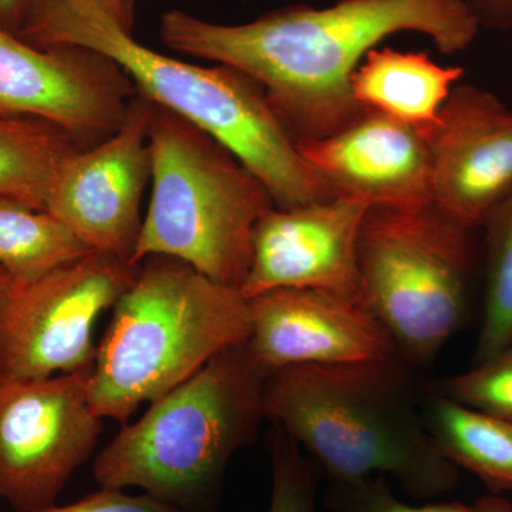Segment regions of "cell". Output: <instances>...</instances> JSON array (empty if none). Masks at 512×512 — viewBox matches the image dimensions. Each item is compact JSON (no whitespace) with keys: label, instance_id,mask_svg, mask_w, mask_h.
<instances>
[{"label":"cell","instance_id":"28","mask_svg":"<svg viewBox=\"0 0 512 512\" xmlns=\"http://www.w3.org/2000/svg\"><path fill=\"white\" fill-rule=\"evenodd\" d=\"M13 285H15V279L10 276L5 268L0 266V308L8 298L10 291H12Z\"/></svg>","mask_w":512,"mask_h":512},{"label":"cell","instance_id":"6","mask_svg":"<svg viewBox=\"0 0 512 512\" xmlns=\"http://www.w3.org/2000/svg\"><path fill=\"white\" fill-rule=\"evenodd\" d=\"M150 156V205L133 261L171 256L241 291L256 224L275 207L271 192L210 134L156 103Z\"/></svg>","mask_w":512,"mask_h":512},{"label":"cell","instance_id":"1","mask_svg":"<svg viewBox=\"0 0 512 512\" xmlns=\"http://www.w3.org/2000/svg\"><path fill=\"white\" fill-rule=\"evenodd\" d=\"M480 30L466 0H339L328 8L286 6L242 25L174 9L160 22L174 52L227 64L258 83L296 143L329 136L363 113L350 80L387 37L421 33L456 55Z\"/></svg>","mask_w":512,"mask_h":512},{"label":"cell","instance_id":"3","mask_svg":"<svg viewBox=\"0 0 512 512\" xmlns=\"http://www.w3.org/2000/svg\"><path fill=\"white\" fill-rule=\"evenodd\" d=\"M19 37L39 47L82 46L109 57L137 92L228 148L268 188L275 207L333 197L303 160L262 87L234 67L197 66L161 55L113 20L69 0H42Z\"/></svg>","mask_w":512,"mask_h":512},{"label":"cell","instance_id":"7","mask_svg":"<svg viewBox=\"0 0 512 512\" xmlns=\"http://www.w3.org/2000/svg\"><path fill=\"white\" fill-rule=\"evenodd\" d=\"M471 234L434 204L372 207L363 220L360 296L413 367L433 362L466 322Z\"/></svg>","mask_w":512,"mask_h":512},{"label":"cell","instance_id":"4","mask_svg":"<svg viewBox=\"0 0 512 512\" xmlns=\"http://www.w3.org/2000/svg\"><path fill=\"white\" fill-rule=\"evenodd\" d=\"M266 377L248 340L222 350L124 423L94 460V480L187 512L214 511L229 461L255 443L266 420Z\"/></svg>","mask_w":512,"mask_h":512},{"label":"cell","instance_id":"13","mask_svg":"<svg viewBox=\"0 0 512 512\" xmlns=\"http://www.w3.org/2000/svg\"><path fill=\"white\" fill-rule=\"evenodd\" d=\"M370 208L359 198L333 197L266 211L256 224L242 295L276 289L360 295L359 238Z\"/></svg>","mask_w":512,"mask_h":512},{"label":"cell","instance_id":"19","mask_svg":"<svg viewBox=\"0 0 512 512\" xmlns=\"http://www.w3.org/2000/svg\"><path fill=\"white\" fill-rule=\"evenodd\" d=\"M90 249L53 215L0 198V266L15 282H28Z\"/></svg>","mask_w":512,"mask_h":512},{"label":"cell","instance_id":"26","mask_svg":"<svg viewBox=\"0 0 512 512\" xmlns=\"http://www.w3.org/2000/svg\"><path fill=\"white\" fill-rule=\"evenodd\" d=\"M40 0H0V29L19 36Z\"/></svg>","mask_w":512,"mask_h":512},{"label":"cell","instance_id":"18","mask_svg":"<svg viewBox=\"0 0 512 512\" xmlns=\"http://www.w3.org/2000/svg\"><path fill=\"white\" fill-rule=\"evenodd\" d=\"M80 148L70 134L46 121L0 116V198L46 211L57 170Z\"/></svg>","mask_w":512,"mask_h":512},{"label":"cell","instance_id":"15","mask_svg":"<svg viewBox=\"0 0 512 512\" xmlns=\"http://www.w3.org/2000/svg\"><path fill=\"white\" fill-rule=\"evenodd\" d=\"M296 146L333 197L372 207L433 204L429 141L402 121L363 111L335 133Z\"/></svg>","mask_w":512,"mask_h":512},{"label":"cell","instance_id":"5","mask_svg":"<svg viewBox=\"0 0 512 512\" xmlns=\"http://www.w3.org/2000/svg\"><path fill=\"white\" fill-rule=\"evenodd\" d=\"M251 336L248 299L171 256L140 262L114 305L89 375L101 419L127 423L227 348Z\"/></svg>","mask_w":512,"mask_h":512},{"label":"cell","instance_id":"11","mask_svg":"<svg viewBox=\"0 0 512 512\" xmlns=\"http://www.w3.org/2000/svg\"><path fill=\"white\" fill-rule=\"evenodd\" d=\"M153 109V101L137 92L123 124L74 151L53 178L46 211L90 251L134 262L144 220L141 201L151 183Z\"/></svg>","mask_w":512,"mask_h":512},{"label":"cell","instance_id":"2","mask_svg":"<svg viewBox=\"0 0 512 512\" xmlns=\"http://www.w3.org/2000/svg\"><path fill=\"white\" fill-rule=\"evenodd\" d=\"M414 369L400 355L282 367L266 377L265 417L330 481L390 477L414 500H433L457 487L460 468L427 429Z\"/></svg>","mask_w":512,"mask_h":512},{"label":"cell","instance_id":"17","mask_svg":"<svg viewBox=\"0 0 512 512\" xmlns=\"http://www.w3.org/2000/svg\"><path fill=\"white\" fill-rule=\"evenodd\" d=\"M424 421L443 456L500 494L512 491V424L448 399L431 386L421 397Z\"/></svg>","mask_w":512,"mask_h":512},{"label":"cell","instance_id":"23","mask_svg":"<svg viewBox=\"0 0 512 512\" xmlns=\"http://www.w3.org/2000/svg\"><path fill=\"white\" fill-rule=\"evenodd\" d=\"M272 491L268 512H318L319 468L285 431L272 426L269 434Z\"/></svg>","mask_w":512,"mask_h":512},{"label":"cell","instance_id":"25","mask_svg":"<svg viewBox=\"0 0 512 512\" xmlns=\"http://www.w3.org/2000/svg\"><path fill=\"white\" fill-rule=\"evenodd\" d=\"M480 29H512V0H466Z\"/></svg>","mask_w":512,"mask_h":512},{"label":"cell","instance_id":"27","mask_svg":"<svg viewBox=\"0 0 512 512\" xmlns=\"http://www.w3.org/2000/svg\"><path fill=\"white\" fill-rule=\"evenodd\" d=\"M69 2L101 13L127 32L133 29L134 15H131L128 10L126 0H69Z\"/></svg>","mask_w":512,"mask_h":512},{"label":"cell","instance_id":"24","mask_svg":"<svg viewBox=\"0 0 512 512\" xmlns=\"http://www.w3.org/2000/svg\"><path fill=\"white\" fill-rule=\"evenodd\" d=\"M36 512H187L146 493L133 495L117 488L100 487L76 503L52 505Z\"/></svg>","mask_w":512,"mask_h":512},{"label":"cell","instance_id":"8","mask_svg":"<svg viewBox=\"0 0 512 512\" xmlns=\"http://www.w3.org/2000/svg\"><path fill=\"white\" fill-rule=\"evenodd\" d=\"M140 264L89 251L28 282H15L0 308V380L90 373L94 326L113 309Z\"/></svg>","mask_w":512,"mask_h":512},{"label":"cell","instance_id":"16","mask_svg":"<svg viewBox=\"0 0 512 512\" xmlns=\"http://www.w3.org/2000/svg\"><path fill=\"white\" fill-rule=\"evenodd\" d=\"M464 73L463 67L443 66L424 52L376 47L353 73L350 90L363 111L402 121L427 138Z\"/></svg>","mask_w":512,"mask_h":512},{"label":"cell","instance_id":"9","mask_svg":"<svg viewBox=\"0 0 512 512\" xmlns=\"http://www.w3.org/2000/svg\"><path fill=\"white\" fill-rule=\"evenodd\" d=\"M90 373L0 380V498L18 512L56 504L99 441Z\"/></svg>","mask_w":512,"mask_h":512},{"label":"cell","instance_id":"10","mask_svg":"<svg viewBox=\"0 0 512 512\" xmlns=\"http://www.w3.org/2000/svg\"><path fill=\"white\" fill-rule=\"evenodd\" d=\"M137 89L109 57L82 46L39 47L0 29V116L62 128L82 147L113 134Z\"/></svg>","mask_w":512,"mask_h":512},{"label":"cell","instance_id":"12","mask_svg":"<svg viewBox=\"0 0 512 512\" xmlns=\"http://www.w3.org/2000/svg\"><path fill=\"white\" fill-rule=\"evenodd\" d=\"M427 141L433 204L461 227H484L512 192V110L481 87L457 84Z\"/></svg>","mask_w":512,"mask_h":512},{"label":"cell","instance_id":"20","mask_svg":"<svg viewBox=\"0 0 512 512\" xmlns=\"http://www.w3.org/2000/svg\"><path fill=\"white\" fill-rule=\"evenodd\" d=\"M484 227L487 264L476 363L490 359L512 343V192L495 208Z\"/></svg>","mask_w":512,"mask_h":512},{"label":"cell","instance_id":"14","mask_svg":"<svg viewBox=\"0 0 512 512\" xmlns=\"http://www.w3.org/2000/svg\"><path fill=\"white\" fill-rule=\"evenodd\" d=\"M248 343L266 372L288 366L338 365L399 355L360 295L276 289L248 299Z\"/></svg>","mask_w":512,"mask_h":512},{"label":"cell","instance_id":"29","mask_svg":"<svg viewBox=\"0 0 512 512\" xmlns=\"http://www.w3.org/2000/svg\"><path fill=\"white\" fill-rule=\"evenodd\" d=\"M127 8L130 10L131 15H134V8H136V0H126Z\"/></svg>","mask_w":512,"mask_h":512},{"label":"cell","instance_id":"22","mask_svg":"<svg viewBox=\"0 0 512 512\" xmlns=\"http://www.w3.org/2000/svg\"><path fill=\"white\" fill-rule=\"evenodd\" d=\"M448 399L512 424V343L473 369L431 384Z\"/></svg>","mask_w":512,"mask_h":512},{"label":"cell","instance_id":"21","mask_svg":"<svg viewBox=\"0 0 512 512\" xmlns=\"http://www.w3.org/2000/svg\"><path fill=\"white\" fill-rule=\"evenodd\" d=\"M326 504L336 512H512V503L501 495H488L476 503H431L412 505L394 495L386 477L330 481Z\"/></svg>","mask_w":512,"mask_h":512}]
</instances>
